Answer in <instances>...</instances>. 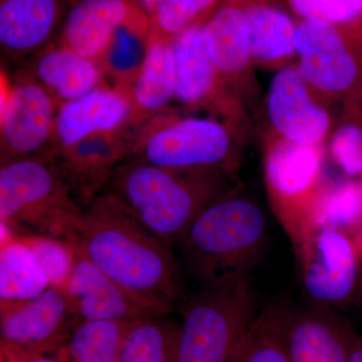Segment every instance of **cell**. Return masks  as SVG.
Returning a JSON list of instances; mask_svg holds the SVG:
<instances>
[{
  "instance_id": "3957f363",
  "label": "cell",
  "mask_w": 362,
  "mask_h": 362,
  "mask_svg": "<svg viewBox=\"0 0 362 362\" xmlns=\"http://www.w3.org/2000/svg\"><path fill=\"white\" fill-rule=\"evenodd\" d=\"M267 237L261 207L228 192L197 216L181 240L183 275L201 287L249 278L263 255Z\"/></svg>"
},
{
  "instance_id": "8d00e7d4",
  "label": "cell",
  "mask_w": 362,
  "mask_h": 362,
  "mask_svg": "<svg viewBox=\"0 0 362 362\" xmlns=\"http://www.w3.org/2000/svg\"><path fill=\"white\" fill-rule=\"evenodd\" d=\"M356 247L359 252H362V218L361 221V225L358 226V242H357Z\"/></svg>"
},
{
  "instance_id": "d6986e66",
  "label": "cell",
  "mask_w": 362,
  "mask_h": 362,
  "mask_svg": "<svg viewBox=\"0 0 362 362\" xmlns=\"http://www.w3.org/2000/svg\"><path fill=\"white\" fill-rule=\"evenodd\" d=\"M132 113L128 97L120 90L98 87L84 96L62 104L54 135L58 150L73 146L90 136L118 130Z\"/></svg>"
},
{
  "instance_id": "277c9868",
  "label": "cell",
  "mask_w": 362,
  "mask_h": 362,
  "mask_svg": "<svg viewBox=\"0 0 362 362\" xmlns=\"http://www.w3.org/2000/svg\"><path fill=\"white\" fill-rule=\"evenodd\" d=\"M84 207L54 157H33L0 168V223L13 235H42L71 242Z\"/></svg>"
},
{
  "instance_id": "d4e9b609",
  "label": "cell",
  "mask_w": 362,
  "mask_h": 362,
  "mask_svg": "<svg viewBox=\"0 0 362 362\" xmlns=\"http://www.w3.org/2000/svg\"><path fill=\"white\" fill-rule=\"evenodd\" d=\"M137 322V321H136ZM134 322L81 320L58 350L62 362H117L128 330Z\"/></svg>"
},
{
  "instance_id": "1f68e13d",
  "label": "cell",
  "mask_w": 362,
  "mask_h": 362,
  "mask_svg": "<svg viewBox=\"0 0 362 362\" xmlns=\"http://www.w3.org/2000/svg\"><path fill=\"white\" fill-rule=\"evenodd\" d=\"M343 112L342 122L331 134V154L347 175L362 176V108Z\"/></svg>"
},
{
  "instance_id": "e575fe53",
  "label": "cell",
  "mask_w": 362,
  "mask_h": 362,
  "mask_svg": "<svg viewBox=\"0 0 362 362\" xmlns=\"http://www.w3.org/2000/svg\"><path fill=\"white\" fill-rule=\"evenodd\" d=\"M138 1L141 4L143 9L149 14L153 11V9L158 6L159 2H161L162 0H138Z\"/></svg>"
},
{
  "instance_id": "484cf974",
  "label": "cell",
  "mask_w": 362,
  "mask_h": 362,
  "mask_svg": "<svg viewBox=\"0 0 362 362\" xmlns=\"http://www.w3.org/2000/svg\"><path fill=\"white\" fill-rule=\"evenodd\" d=\"M149 16L119 28L97 63L126 95L146 58Z\"/></svg>"
},
{
  "instance_id": "9a60e30c",
  "label": "cell",
  "mask_w": 362,
  "mask_h": 362,
  "mask_svg": "<svg viewBox=\"0 0 362 362\" xmlns=\"http://www.w3.org/2000/svg\"><path fill=\"white\" fill-rule=\"evenodd\" d=\"M357 335L331 308H285L283 337L291 362H347Z\"/></svg>"
},
{
  "instance_id": "f546056e",
  "label": "cell",
  "mask_w": 362,
  "mask_h": 362,
  "mask_svg": "<svg viewBox=\"0 0 362 362\" xmlns=\"http://www.w3.org/2000/svg\"><path fill=\"white\" fill-rule=\"evenodd\" d=\"M223 0H162L149 13V40L173 42L183 33L204 25Z\"/></svg>"
},
{
  "instance_id": "44dd1931",
  "label": "cell",
  "mask_w": 362,
  "mask_h": 362,
  "mask_svg": "<svg viewBox=\"0 0 362 362\" xmlns=\"http://www.w3.org/2000/svg\"><path fill=\"white\" fill-rule=\"evenodd\" d=\"M277 0H243L250 28L252 64L279 71L296 63V18Z\"/></svg>"
},
{
  "instance_id": "30bf717a",
  "label": "cell",
  "mask_w": 362,
  "mask_h": 362,
  "mask_svg": "<svg viewBox=\"0 0 362 362\" xmlns=\"http://www.w3.org/2000/svg\"><path fill=\"white\" fill-rule=\"evenodd\" d=\"M175 98L183 106L204 109L223 118L235 132L247 126V105L226 83L207 52L202 25L173 42Z\"/></svg>"
},
{
  "instance_id": "5b68a950",
  "label": "cell",
  "mask_w": 362,
  "mask_h": 362,
  "mask_svg": "<svg viewBox=\"0 0 362 362\" xmlns=\"http://www.w3.org/2000/svg\"><path fill=\"white\" fill-rule=\"evenodd\" d=\"M180 362H233L259 313L249 278L201 287L182 304Z\"/></svg>"
},
{
  "instance_id": "8992f818",
  "label": "cell",
  "mask_w": 362,
  "mask_h": 362,
  "mask_svg": "<svg viewBox=\"0 0 362 362\" xmlns=\"http://www.w3.org/2000/svg\"><path fill=\"white\" fill-rule=\"evenodd\" d=\"M296 66L329 104L362 108V45L322 21L296 18Z\"/></svg>"
},
{
  "instance_id": "6da1fadb",
  "label": "cell",
  "mask_w": 362,
  "mask_h": 362,
  "mask_svg": "<svg viewBox=\"0 0 362 362\" xmlns=\"http://www.w3.org/2000/svg\"><path fill=\"white\" fill-rule=\"evenodd\" d=\"M71 244L117 284L166 316L185 303V275L173 246L110 192L85 207Z\"/></svg>"
},
{
  "instance_id": "ffe728a7",
  "label": "cell",
  "mask_w": 362,
  "mask_h": 362,
  "mask_svg": "<svg viewBox=\"0 0 362 362\" xmlns=\"http://www.w3.org/2000/svg\"><path fill=\"white\" fill-rule=\"evenodd\" d=\"M66 0H1L0 45L11 56L37 52L63 23Z\"/></svg>"
},
{
  "instance_id": "9c48e42d",
  "label": "cell",
  "mask_w": 362,
  "mask_h": 362,
  "mask_svg": "<svg viewBox=\"0 0 362 362\" xmlns=\"http://www.w3.org/2000/svg\"><path fill=\"white\" fill-rule=\"evenodd\" d=\"M297 244L302 287L312 303L332 309L354 300L361 274L359 252L346 233L312 226L298 238Z\"/></svg>"
},
{
  "instance_id": "d6a6232c",
  "label": "cell",
  "mask_w": 362,
  "mask_h": 362,
  "mask_svg": "<svg viewBox=\"0 0 362 362\" xmlns=\"http://www.w3.org/2000/svg\"><path fill=\"white\" fill-rule=\"evenodd\" d=\"M0 356L4 357L7 362H62L59 358H54L47 354H40V356L26 357L23 359H13L0 352Z\"/></svg>"
},
{
  "instance_id": "52a82bcc",
  "label": "cell",
  "mask_w": 362,
  "mask_h": 362,
  "mask_svg": "<svg viewBox=\"0 0 362 362\" xmlns=\"http://www.w3.org/2000/svg\"><path fill=\"white\" fill-rule=\"evenodd\" d=\"M238 136L228 124L214 119L173 117L150 131L133 154L164 168L230 173L238 163Z\"/></svg>"
},
{
  "instance_id": "836d02e7",
  "label": "cell",
  "mask_w": 362,
  "mask_h": 362,
  "mask_svg": "<svg viewBox=\"0 0 362 362\" xmlns=\"http://www.w3.org/2000/svg\"><path fill=\"white\" fill-rule=\"evenodd\" d=\"M347 362H362V334L357 335Z\"/></svg>"
},
{
  "instance_id": "cb8c5ba5",
  "label": "cell",
  "mask_w": 362,
  "mask_h": 362,
  "mask_svg": "<svg viewBox=\"0 0 362 362\" xmlns=\"http://www.w3.org/2000/svg\"><path fill=\"white\" fill-rule=\"evenodd\" d=\"M49 287L42 264L18 235L1 243L0 303L33 299Z\"/></svg>"
},
{
  "instance_id": "4dcf8cb0",
  "label": "cell",
  "mask_w": 362,
  "mask_h": 362,
  "mask_svg": "<svg viewBox=\"0 0 362 362\" xmlns=\"http://www.w3.org/2000/svg\"><path fill=\"white\" fill-rule=\"evenodd\" d=\"M35 252L49 277L51 287L65 289L78 258L69 240L42 235H18Z\"/></svg>"
},
{
  "instance_id": "ac0fdd59",
  "label": "cell",
  "mask_w": 362,
  "mask_h": 362,
  "mask_svg": "<svg viewBox=\"0 0 362 362\" xmlns=\"http://www.w3.org/2000/svg\"><path fill=\"white\" fill-rule=\"evenodd\" d=\"M147 16L138 0H78L64 18L61 45L97 62L119 28Z\"/></svg>"
},
{
  "instance_id": "8fae6325",
  "label": "cell",
  "mask_w": 362,
  "mask_h": 362,
  "mask_svg": "<svg viewBox=\"0 0 362 362\" xmlns=\"http://www.w3.org/2000/svg\"><path fill=\"white\" fill-rule=\"evenodd\" d=\"M323 145L298 144L272 133L266 141L265 176L272 202L297 238L323 185Z\"/></svg>"
},
{
  "instance_id": "74e56055",
  "label": "cell",
  "mask_w": 362,
  "mask_h": 362,
  "mask_svg": "<svg viewBox=\"0 0 362 362\" xmlns=\"http://www.w3.org/2000/svg\"><path fill=\"white\" fill-rule=\"evenodd\" d=\"M0 362H7L6 359L4 358V357L0 356Z\"/></svg>"
},
{
  "instance_id": "7c38bea8",
  "label": "cell",
  "mask_w": 362,
  "mask_h": 362,
  "mask_svg": "<svg viewBox=\"0 0 362 362\" xmlns=\"http://www.w3.org/2000/svg\"><path fill=\"white\" fill-rule=\"evenodd\" d=\"M1 84V165L40 157L54 135L56 100L35 77Z\"/></svg>"
},
{
  "instance_id": "f1b7e54d",
  "label": "cell",
  "mask_w": 362,
  "mask_h": 362,
  "mask_svg": "<svg viewBox=\"0 0 362 362\" xmlns=\"http://www.w3.org/2000/svg\"><path fill=\"white\" fill-rule=\"evenodd\" d=\"M285 308L270 304L259 311L233 362H291L283 337Z\"/></svg>"
},
{
  "instance_id": "7a4b0ae2",
  "label": "cell",
  "mask_w": 362,
  "mask_h": 362,
  "mask_svg": "<svg viewBox=\"0 0 362 362\" xmlns=\"http://www.w3.org/2000/svg\"><path fill=\"white\" fill-rule=\"evenodd\" d=\"M225 171L175 170L135 158L122 162L106 187L152 233L173 246L211 202L230 192Z\"/></svg>"
},
{
  "instance_id": "7402d4cb",
  "label": "cell",
  "mask_w": 362,
  "mask_h": 362,
  "mask_svg": "<svg viewBox=\"0 0 362 362\" xmlns=\"http://www.w3.org/2000/svg\"><path fill=\"white\" fill-rule=\"evenodd\" d=\"M33 75L57 102L65 104L99 87L103 71L94 59L59 45L37 59Z\"/></svg>"
},
{
  "instance_id": "603a6c76",
  "label": "cell",
  "mask_w": 362,
  "mask_h": 362,
  "mask_svg": "<svg viewBox=\"0 0 362 362\" xmlns=\"http://www.w3.org/2000/svg\"><path fill=\"white\" fill-rule=\"evenodd\" d=\"M132 112L151 115L162 112L175 98L173 42L149 40L146 58L126 93Z\"/></svg>"
},
{
  "instance_id": "2e32d148",
  "label": "cell",
  "mask_w": 362,
  "mask_h": 362,
  "mask_svg": "<svg viewBox=\"0 0 362 362\" xmlns=\"http://www.w3.org/2000/svg\"><path fill=\"white\" fill-rule=\"evenodd\" d=\"M132 154L133 143L115 130L59 149L54 160L76 199L87 206L107 187L116 168Z\"/></svg>"
},
{
  "instance_id": "ba28073f",
  "label": "cell",
  "mask_w": 362,
  "mask_h": 362,
  "mask_svg": "<svg viewBox=\"0 0 362 362\" xmlns=\"http://www.w3.org/2000/svg\"><path fill=\"white\" fill-rule=\"evenodd\" d=\"M78 321L70 297L59 288L25 301L0 303V352L23 359L58 351Z\"/></svg>"
},
{
  "instance_id": "e0dca14e",
  "label": "cell",
  "mask_w": 362,
  "mask_h": 362,
  "mask_svg": "<svg viewBox=\"0 0 362 362\" xmlns=\"http://www.w3.org/2000/svg\"><path fill=\"white\" fill-rule=\"evenodd\" d=\"M64 290L70 297L80 321L136 322L163 316L126 291L78 252L73 273Z\"/></svg>"
},
{
  "instance_id": "83f0119b",
  "label": "cell",
  "mask_w": 362,
  "mask_h": 362,
  "mask_svg": "<svg viewBox=\"0 0 362 362\" xmlns=\"http://www.w3.org/2000/svg\"><path fill=\"white\" fill-rule=\"evenodd\" d=\"M361 218L362 181L323 183L312 202L298 237L312 226H326L345 233V230L358 228Z\"/></svg>"
},
{
  "instance_id": "d590c367",
  "label": "cell",
  "mask_w": 362,
  "mask_h": 362,
  "mask_svg": "<svg viewBox=\"0 0 362 362\" xmlns=\"http://www.w3.org/2000/svg\"><path fill=\"white\" fill-rule=\"evenodd\" d=\"M354 300H356L357 304L362 306V270H361V274H359L358 286H357L356 295Z\"/></svg>"
},
{
  "instance_id": "4316f807",
  "label": "cell",
  "mask_w": 362,
  "mask_h": 362,
  "mask_svg": "<svg viewBox=\"0 0 362 362\" xmlns=\"http://www.w3.org/2000/svg\"><path fill=\"white\" fill-rule=\"evenodd\" d=\"M180 324L153 317L137 321L124 339L117 362H180Z\"/></svg>"
},
{
  "instance_id": "5bb4252c",
  "label": "cell",
  "mask_w": 362,
  "mask_h": 362,
  "mask_svg": "<svg viewBox=\"0 0 362 362\" xmlns=\"http://www.w3.org/2000/svg\"><path fill=\"white\" fill-rule=\"evenodd\" d=\"M202 32L207 52L214 66L247 103V100L256 93L257 83L249 21L243 0H223L202 25Z\"/></svg>"
},
{
  "instance_id": "f35d334b",
  "label": "cell",
  "mask_w": 362,
  "mask_h": 362,
  "mask_svg": "<svg viewBox=\"0 0 362 362\" xmlns=\"http://www.w3.org/2000/svg\"><path fill=\"white\" fill-rule=\"evenodd\" d=\"M277 1L282 2V0H277ZM282 4H283V2H282Z\"/></svg>"
},
{
  "instance_id": "4fadbf2b",
  "label": "cell",
  "mask_w": 362,
  "mask_h": 362,
  "mask_svg": "<svg viewBox=\"0 0 362 362\" xmlns=\"http://www.w3.org/2000/svg\"><path fill=\"white\" fill-rule=\"evenodd\" d=\"M328 105L304 80L296 63L277 71L272 78L267 107L278 137L298 144L323 145L334 125Z\"/></svg>"
}]
</instances>
